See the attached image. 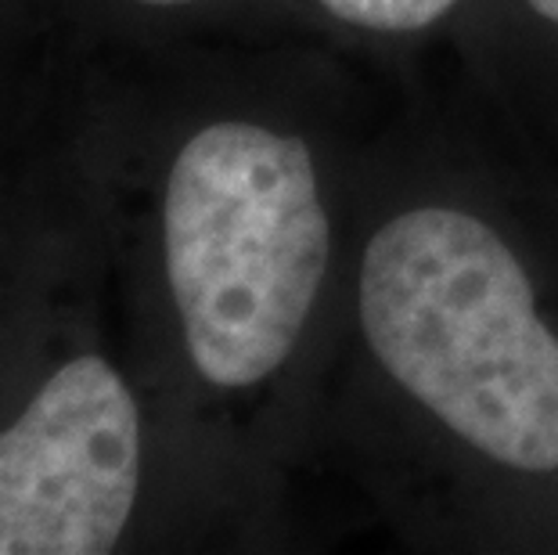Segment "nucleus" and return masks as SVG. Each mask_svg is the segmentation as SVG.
Wrapping results in <instances>:
<instances>
[{
    "label": "nucleus",
    "mask_w": 558,
    "mask_h": 555,
    "mask_svg": "<svg viewBox=\"0 0 558 555\" xmlns=\"http://www.w3.org/2000/svg\"><path fill=\"white\" fill-rule=\"evenodd\" d=\"M361 325L383 369L472 447L526 472L558 469V339L483 220H389L364 253Z\"/></svg>",
    "instance_id": "obj_1"
},
{
    "label": "nucleus",
    "mask_w": 558,
    "mask_h": 555,
    "mask_svg": "<svg viewBox=\"0 0 558 555\" xmlns=\"http://www.w3.org/2000/svg\"><path fill=\"white\" fill-rule=\"evenodd\" d=\"M328 267V217L300 137L206 126L166 184V270L187 353L242 389L281 369Z\"/></svg>",
    "instance_id": "obj_2"
},
{
    "label": "nucleus",
    "mask_w": 558,
    "mask_h": 555,
    "mask_svg": "<svg viewBox=\"0 0 558 555\" xmlns=\"http://www.w3.org/2000/svg\"><path fill=\"white\" fill-rule=\"evenodd\" d=\"M141 476L137 405L101 358L58 369L0 433V555H101Z\"/></svg>",
    "instance_id": "obj_3"
},
{
    "label": "nucleus",
    "mask_w": 558,
    "mask_h": 555,
    "mask_svg": "<svg viewBox=\"0 0 558 555\" xmlns=\"http://www.w3.org/2000/svg\"><path fill=\"white\" fill-rule=\"evenodd\" d=\"M331 15L367 29H422L436 22L454 0H320Z\"/></svg>",
    "instance_id": "obj_4"
},
{
    "label": "nucleus",
    "mask_w": 558,
    "mask_h": 555,
    "mask_svg": "<svg viewBox=\"0 0 558 555\" xmlns=\"http://www.w3.org/2000/svg\"><path fill=\"white\" fill-rule=\"evenodd\" d=\"M530 8H533V11H541L544 19L558 22V0H530Z\"/></svg>",
    "instance_id": "obj_5"
},
{
    "label": "nucleus",
    "mask_w": 558,
    "mask_h": 555,
    "mask_svg": "<svg viewBox=\"0 0 558 555\" xmlns=\"http://www.w3.org/2000/svg\"><path fill=\"white\" fill-rule=\"evenodd\" d=\"M141 4H159V8H170V4H187V0H141Z\"/></svg>",
    "instance_id": "obj_6"
}]
</instances>
